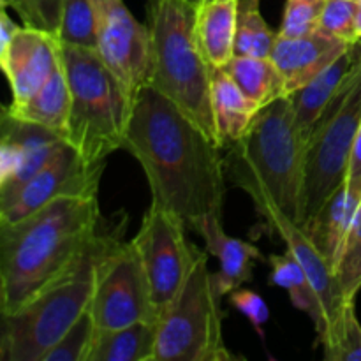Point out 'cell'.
<instances>
[{"mask_svg":"<svg viewBox=\"0 0 361 361\" xmlns=\"http://www.w3.org/2000/svg\"><path fill=\"white\" fill-rule=\"evenodd\" d=\"M123 150L143 168L152 203L178 215L187 228L222 217L224 148L148 83L134 99Z\"/></svg>","mask_w":361,"mask_h":361,"instance_id":"1","label":"cell"},{"mask_svg":"<svg viewBox=\"0 0 361 361\" xmlns=\"http://www.w3.org/2000/svg\"><path fill=\"white\" fill-rule=\"evenodd\" d=\"M97 196H62L0 222V310L11 314L66 277L99 238Z\"/></svg>","mask_w":361,"mask_h":361,"instance_id":"2","label":"cell"},{"mask_svg":"<svg viewBox=\"0 0 361 361\" xmlns=\"http://www.w3.org/2000/svg\"><path fill=\"white\" fill-rule=\"evenodd\" d=\"M305 148L289 95L261 108L242 140L226 148V178L247 192L271 231L281 222L303 224Z\"/></svg>","mask_w":361,"mask_h":361,"instance_id":"3","label":"cell"},{"mask_svg":"<svg viewBox=\"0 0 361 361\" xmlns=\"http://www.w3.org/2000/svg\"><path fill=\"white\" fill-rule=\"evenodd\" d=\"M194 16L196 4L192 0H150L152 69L148 85L219 143L212 109L214 67L197 44Z\"/></svg>","mask_w":361,"mask_h":361,"instance_id":"4","label":"cell"},{"mask_svg":"<svg viewBox=\"0 0 361 361\" xmlns=\"http://www.w3.org/2000/svg\"><path fill=\"white\" fill-rule=\"evenodd\" d=\"M60 55L71 90L66 141L88 164H104L123 150L130 116L126 95L97 49L60 44Z\"/></svg>","mask_w":361,"mask_h":361,"instance_id":"5","label":"cell"},{"mask_svg":"<svg viewBox=\"0 0 361 361\" xmlns=\"http://www.w3.org/2000/svg\"><path fill=\"white\" fill-rule=\"evenodd\" d=\"M104 235H99L87 256L66 277L11 314H2L0 358L41 361L42 356L90 309L95 284V261Z\"/></svg>","mask_w":361,"mask_h":361,"instance_id":"6","label":"cell"},{"mask_svg":"<svg viewBox=\"0 0 361 361\" xmlns=\"http://www.w3.org/2000/svg\"><path fill=\"white\" fill-rule=\"evenodd\" d=\"M208 254H197L182 289L157 321L155 361L236 360L222 335V309Z\"/></svg>","mask_w":361,"mask_h":361,"instance_id":"7","label":"cell"},{"mask_svg":"<svg viewBox=\"0 0 361 361\" xmlns=\"http://www.w3.org/2000/svg\"><path fill=\"white\" fill-rule=\"evenodd\" d=\"M361 126V59L310 133L305 148L303 222L345 182Z\"/></svg>","mask_w":361,"mask_h":361,"instance_id":"8","label":"cell"},{"mask_svg":"<svg viewBox=\"0 0 361 361\" xmlns=\"http://www.w3.org/2000/svg\"><path fill=\"white\" fill-rule=\"evenodd\" d=\"M90 314L97 330H113L137 321H159L147 271L133 242L104 235L95 261Z\"/></svg>","mask_w":361,"mask_h":361,"instance_id":"9","label":"cell"},{"mask_svg":"<svg viewBox=\"0 0 361 361\" xmlns=\"http://www.w3.org/2000/svg\"><path fill=\"white\" fill-rule=\"evenodd\" d=\"M185 228L183 219L152 203L140 231L130 240L143 261L159 317L176 298L200 254L187 240Z\"/></svg>","mask_w":361,"mask_h":361,"instance_id":"10","label":"cell"},{"mask_svg":"<svg viewBox=\"0 0 361 361\" xmlns=\"http://www.w3.org/2000/svg\"><path fill=\"white\" fill-rule=\"evenodd\" d=\"M94 4L97 13V51L133 109L137 92L150 80V28L134 18L123 0H94Z\"/></svg>","mask_w":361,"mask_h":361,"instance_id":"11","label":"cell"},{"mask_svg":"<svg viewBox=\"0 0 361 361\" xmlns=\"http://www.w3.org/2000/svg\"><path fill=\"white\" fill-rule=\"evenodd\" d=\"M104 164H88L63 141L32 178L0 194V222H14L62 196H97Z\"/></svg>","mask_w":361,"mask_h":361,"instance_id":"12","label":"cell"},{"mask_svg":"<svg viewBox=\"0 0 361 361\" xmlns=\"http://www.w3.org/2000/svg\"><path fill=\"white\" fill-rule=\"evenodd\" d=\"M0 127V194H6L32 178L66 140L55 130L20 118L6 108Z\"/></svg>","mask_w":361,"mask_h":361,"instance_id":"13","label":"cell"},{"mask_svg":"<svg viewBox=\"0 0 361 361\" xmlns=\"http://www.w3.org/2000/svg\"><path fill=\"white\" fill-rule=\"evenodd\" d=\"M62 63L59 39L37 28L21 27L6 49L0 66L9 81L13 104L30 99Z\"/></svg>","mask_w":361,"mask_h":361,"instance_id":"14","label":"cell"},{"mask_svg":"<svg viewBox=\"0 0 361 361\" xmlns=\"http://www.w3.org/2000/svg\"><path fill=\"white\" fill-rule=\"evenodd\" d=\"M274 231L279 233L281 238L284 240L286 247H288L286 250H289L298 259V263L302 264L307 279H309L310 286L316 293L317 302H319L321 307V316H323V323H321L319 330L316 334L317 342L323 345L331 335V331H334L337 321L341 319L342 310L348 303L341 289V284H338L337 275H335V270L321 256V252L314 247L309 236L303 233L302 226L295 224V222H281Z\"/></svg>","mask_w":361,"mask_h":361,"instance_id":"15","label":"cell"},{"mask_svg":"<svg viewBox=\"0 0 361 361\" xmlns=\"http://www.w3.org/2000/svg\"><path fill=\"white\" fill-rule=\"evenodd\" d=\"M360 42V41H358ZM356 44V42H355ZM353 42L342 41L335 35L317 30L303 37H281L271 49L270 59L286 80L288 95L305 87L319 76L330 63L344 55Z\"/></svg>","mask_w":361,"mask_h":361,"instance_id":"16","label":"cell"},{"mask_svg":"<svg viewBox=\"0 0 361 361\" xmlns=\"http://www.w3.org/2000/svg\"><path fill=\"white\" fill-rule=\"evenodd\" d=\"M222 217L212 215L204 219L194 231L207 243V250L219 259V271L214 274L215 284L222 296L252 281V268L261 252L245 240L233 238L222 228Z\"/></svg>","mask_w":361,"mask_h":361,"instance_id":"17","label":"cell"},{"mask_svg":"<svg viewBox=\"0 0 361 361\" xmlns=\"http://www.w3.org/2000/svg\"><path fill=\"white\" fill-rule=\"evenodd\" d=\"M360 203V194L353 192L344 182L324 201L323 207L302 224L303 233L334 270L342 256Z\"/></svg>","mask_w":361,"mask_h":361,"instance_id":"18","label":"cell"},{"mask_svg":"<svg viewBox=\"0 0 361 361\" xmlns=\"http://www.w3.org/2000/svg\"><path fill=\"white\" fill-rule=\"evenodd\" d=\"M361 59L360 42L353 44L344 55L338 56L334 63L326 67L317 78H314L310 83L291 94L293 109H295L296 127L302 134L303 141H309L310 133L317 123L319 116L323 115L324 108L334 101L349 76L353 74L355 67L358 66Z\"/></svg>","mask_w":361,"mask_h":361,"instance_id":"19","label":"cell"},{"mask_svg":"<svg viewBox=\"0 0 361 361\" xmlns=\"http://www.w3.org/2000/svg\"><path fill=\"white\" fill-rule=\"evenodd\" d=\"M236 14L238 0H203L196 4L194 34L214 69H224L235 56Z\"/></svg>","mask_w":361,"mask_h":361,"instance_id":"20","label":"cell"},{"mask_svg":"<svg viewBox=\"0 0 361 361\" xmlns=\"http://www.w3.org/2000/svg\"><path fill=\"white\" fill-rule=\"evenodd\" d=\"M212 109H214L219 145L226 150L242 140L261 108L243 94L242 88L224 69H214Z\"/></svg>","mask_w":361,"mask_h":361,"instance_id":"21","label":"cell"},{"mask_svg":"<svg viewBox=\"0 0 361 361\" xmlns=\"http://www.w3.org/2000/svg\"><path fill=\"white\" fill-rule=\"evenodd\" d=\"M157 321L95 331L88 361H155Z\"/></svg>","mask_w":361,"mask_h":361,"instance_id":"22","label":"cell"},{"mask_svg":"<svg viewBox=\"0 0 361 361\" xmlns=\"http://www.w3.org/2000/svg\"><path fill=\"white\" fill-rule=\"evenodd\" d=\"M6 109L20 118L55 130L66 140L71 111V90L62 63L30 99L20 104L11 102Z\"/></svg>","mask_w":361,"mask_h":361,"instance_id":"23","label":"cell"},{"mask_svg":"<svg viewBox=\"0 0 361 361\" xmlns=\"http://www.w3.org/2000/svg\"><path fill=\"white\" fill-rule=\"evenodd\" d=\"M224 71L259 108L288 97L284 76L270 56H233Z\"/></svg>","mask_w":361,"mask_h":361,"instance_id":"24","label":"cell"},{"mask_svg":"<svg viewBox=\"0 0 361 361\" xmlns=\"http://www.w3.org/2000/svg\"><path fill=\"white\" fill-rule=\"evenodd\" d=\"M268 261L271 267V282L279 288H284L293 307L305 312L312 319L316 331L319 330L323 323L319 302L298 259L289 250H286L284 254H271Z\"/></svg>","mask_w":361,"mask_h":361,"instance_id":"25","label":"cell"},{"mask_svg":"<svg viewBox=\"0 0 361 361\" xmlns=\"http://www.w3.org/2000/svg\"><path fill=\"white\" fill-rule=\"evenodd\" d=\"M277 37L279 34H275L261 16L259 0H238L235 56L267 59L271 55Z\"/></svg>","mask_w":361,"mask_h":361,"instance_id":"26","label":"cell"},{"mask_svg":"<svg viewBox=\"0 0 361 361\" xmlns=\"http://www.w3.org/2000/svg\"><path fill=\"white\" fill-rule=\"evenodd\" d=\"M60 44L97 49V13L94 0H63L55 35Z\"/></svg>","mask_w":361,"mask_h":361,"instance_id":"27","label":"cell"},{"mask_svg":"<svg viewBox=\"0 0 361 361\" xmlns=\"http://www.w3.org/2000/svg\"><path fill=\"white\" fill-rule=\"evenodd\" d=\"M321 348L328 361H361V324L355 302L345 303L341 319Z\"/></svg>","mask_w":361,"mask_h":361,"instance_id":"28","label":"cell"},{"mask_svg":"<svg viewBox=\"0 0 361 361\" xmlns=\"http://www.w3.org/2000/svg\"><path fill=\"white\" fill-rule=\"evenodd\" d=\"M94 317L90 309L67 330V334L42 356L41 361H88L95 338Z\"/></svg>","mask_w":361,"mask_h":361,"instance_id":"29","label":"cell"},{"mask_svg":"<svg viewBox=\"0 0 361 361\" xmlns=\"http://www.w3.org/2000/svg\"><path fill=\"white\" fill-rule=\"evenodd\" d=\"M335 275L338 279L344 298L348 302H356L361 289V203L353 221L351 231L345 240L344 250L335 267Z\"/></svg>","mask_w":361,"mask_h":361,"instance_id":"30","label":"cell"},{"mask_svg":"<svg viewBox=\"0 0 361 361\" xmlns=\"http://www.w3.org/2000/svg\"><path fill=\"white\" fill-rule=\"evenodd\" d=\"M326 0H288L282 16L281 37H303L319 30Z\"/></svg>","mask_w":361,"mask_h":361,"instance_id":"31","label":"cell"},{"mask_svg":"<svg viewBox=\"0 0 361 361\" xmlns=\"http://www.w3.org/2000/svg\"><path fill=\"white\" fill-rule=\"evenodd\" d=\"M2 4L16 11L25 27L53 35L59 32L63 0H2Z\"/></svg>","mask_w":361,"mask_h":361,"instance_id":"32","label":"cell"},{"mask_svg":"<svg viewBox=\"0 0 361 361\" xmlns=\"http://www.w3.org/2000/svg\"><path fill=\"white\" fill-rule=\"evenodd\" d=\"M356 7L358 0H326L323 14H321L319 30L335 35L348 42H358L355 30Z\"/></svg>","mask_w":361,"mask_h":361,"instance_id":"33","label":"cell"},{"mask_svg":"<svg viewBox=\"0 0 361 361\" xmlns=\"http://www.w3.org/2000/svg\"><path fill=\"white\" fill-rule=\"evenodd\" d=\"M229 303L233 309L242 312L249 319L261 341H264V324L270 319V309H268L267 302L257 293L238 288L229 293Z\"/></svg>","mask_w":361,"mask_h":361,"instance_id":"34","label":"cell"},{"mask_svg":"<svg viewBox=\"0 0 361 361\" xmlns=\"http://www.w3.org/2000/svg\"><path fill=\"white\" fill-rule=\"evenodd\" d=\"M345 183H348V187L353 192L361 196V126L358 129V134H356L355 145H353V154L351 161H349Z\"/></svg>","mask_w":361,"mask_h":361,"instance_id":"35","label":"cell"},{"mask_svg":"<svg viewBox=\"0 0 361 361\" xmlns=\"http://www.w3.org/2000/svg\"><path fill=\"white\" fill-rule=\"evenodd\" d=\"M20 28V25L14 23L9 18V14H7V6L2 4V14H0V51L9 46V42L13 41V37Z\"/></svg>","mask_w":361,"mask_h":361,"instance_id":"36","label":"cell"},{"mask_svg":"<svg viewBox=\"0 0 361 361\" xmlns=\"http://www.w3.org/2000/svg\"><path fill=\"white\" fill-rule=\"evenodd\" d=\"M355 30L356 37L361 41V0H358V7H356V20H355Z\"/></svg>","mask_w":361,"mask_h":361,"instance_id":"37","label":"cell"},{"mask_svg":"<svg viewBox=\"0 0 361 361\" xmlns=\"http://www.w3.org/2000/svg\"><path fill=\"white\" fill-rule=\"evenodd\" d=\"M194 4H200V2H203V0H192Z\"/></svg>","mask_w":361,"mask_h":361,"instance_id":"38","label":"cell"}]
</instances>
